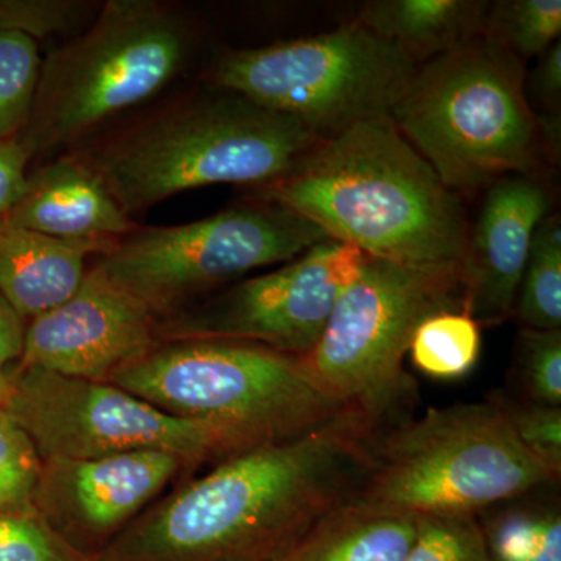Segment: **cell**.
Returning <instances> with one entry per match:
<instances>
[{"mask_svg":"<svg viewBox=\"0 0 561 561\" xmlns=\"http://www.w3.org/2000/svg\"><path fill=\"white\" fill-rule=\"evenodd\" d=\"M10 391V375L9 371H0V409H2L3 401L9 397Z\"/></svg>","mask_w":561,"mask_h":561,"instance_id":"cell-33","label":"cell"},{"mask_svg":"<svg viewBox=\"0 0 561 561\" xmlns=\"http://www.w3.org/2000/svg\"><path fill=\"white\" fill-rule=\"evenodd\" d=\"M556 482L489 398L431 408L381 432L351 500L416 519L479 516Z\"/></svg>","mask_w":561,"mask_h":561,"instance_id":"cell-4","label":"cell"},{"mask_svg":"<svg viewBox=\"0 0 561 561\" xmlns=\"http://www.w3.org/2000/svg\"><path fill=\"white\" fill-rule=\"evenodd\" d=\"M489 5L479 0H373L356 21L424 65L483 35Z\"/></svg>","mask_w":561,"mask_h":561,"instance_id":"cell-18","label":"cell"},{"mask_svg":"<svg viewBox=\"0 0 561 561\" xmlns=\"http://www.w3.org/2000/svg\"><path fill=\"white\" fill-rule=\"evenodd\" d=\"M375 437L345 413L227 457L153 502L90 561H271L356 493Z\"/></svg>","mask_w":561,"mask_h":561,"instance_id":"cell-1","label":"cell"},{"mask_svg":"<svg viewBox=\"0 0 561 561\" xmlns=\"http://www.w3.org/2000/svg\"><path fill=\"white\" fill-rule=\"evenodd\" d=\"M448 309H463L460 265L419 267L365 256L302 364L324 393L379 435L404 421L415 397L404 357L416 328Z\"/></svg>","mask_w":561,"mask_h":561,"instance_id":"cell-7","label":"cell"},{"mask_svg":"<svg viewBox=\"0 0 561 561\" xmlns=\"http://www.w3.org/2000/svg\"><path fill=\"white\" fill-rule=\"evenodd\" d=\"M481 350V324L465 309H448L427 317L416 328L409 354L423 375L456 381L476 367Z\"/></svg>","mask_w":561,"mask_h":561,"instance_id":"cell-21","label":"cell"},{"mask_svg":"<svg viewBox=\"0 0 561 561\" xmlns=\"http://www.w3.org/2000/svg\"><path fill=\"white\" fill-rule=\"evenodd\" d=\"M157 324L146 305L94 265L68 300L31 320L16 367L106 381L157 345Z\"/></svg>","mask_w":561,"mask_h":561,"instance_id":"cell-14","label":"cell"},{"mask_svg":"<svg viewBox=\"0 0 561 561\" xmlns=\"http://www.w3.org/2000/svg\"><path fill=\"white\" fill-rule=\"evenodd\" d=\"M106 381L176 419L217 427L241 451L353 413L317 386L301 357L249 342H160Z\"/></svg>","mask_w":561,"mask_h":561,"instance_id":"cell-5","label":"cell"},{"mask_svg":"<svg viewBox=\"0 0 561 561\" xmlns=\"http://www.w3.org/2000/svg\"><path fill=\"white\" fill-rule=\"evenodd\" d=\"M324 241L327 232L312 221L262 201L192 224L131 231L95 267L160 321L203 291L297 260Z\"/></svg>","mask_w":561,"mask_h":561,"instance_id":"cell-10","label":"cell"},{"mask_svg":"<svg viewBox=\"0 0 561 561\" xmlns=\"http://www.w3.org/2000/svg\"><path fill=\"white\" fill-rule=\"evenodd\" d=\"M561 33L560 0L490 2L483 36L522 61L540 57Z\"/></svg>","mask_w":561,"mask_h":561,"instance_id":"cell-23","label":"cell"},{"mask_svg":"<svg viewBox=\"0 0 561 561\" xmlns=\"http://www.w3.org/2000/svg\"><path fill=\"white\" fill-rule=\"evenodd\" d=\"M390 119L457 195L538 175L548 158L524 61L483 35L419 66Z\"/></svg>","mask_w":561,"mask_h":561,"instance_id":"cell-3","label":"cell"},{"mask_svg":"<svg viewBox=\"0 0 561 561\" xmlns=\"http://www.w3.org/2000/svg\"><path fill=\"white\" fill-rule=\"evenodd\" d=\"M537 491L478 516L491 561H561L559 504Z\"/></svg>","mask_w":561,"mask_h":561,"instance_id":"cell-20","label":"cell"},{"mask_svg":"<svg viewBox=\"0 0 561 561\" xmlns=\"http://www.w3.org/2000/svg\"><path fill=\"white\" fill-rule=\"evenodd\" d=\"M88 254L101 250L0 219V297L22 320L35 319L79 289Z\"/></svg>","mask_w":561,"mask_h":561,"instance_id":"cell-17","label":"cell"},{"mask_svg":"<svg viewBox=\"0 0 561 561\" xmlns=\"http://www.w3.org/2000/svg\"><path fill=\"white\" fill-rule=\"evenodd\" d=\"M84 9L73 0H5L0 2V31L44 39L73 27Z\"/></svg>","mask_w":561,"mask_h":561,"instance_id":"cell-30","label":"cell"},{"mask_svg":"<svg viewBox=\"0 0 561 561\" xmlns=\"http://www.w3.org/2000/svg\"><path fill=\"white\" fill-rule=\"evenodd\" d=\"M404 561H491L478 516L419 518V531Z\"/></svg>","mask_w":561,"mask_h":561,"instance_id":"cell-27","label":"cell"},{"mask_svg":"<svg viewBox=\"0 0 561 561\" xmlns=\"http://www.w3.org/2000/svg\"><path fill=\"white\" fill-rule=\"evenodd\" d=\"M551 206V190L540 173L504 176L486 187L461 262L463 309L479 324L515 317L531 241Z\"/></svg>","mask_w":561,"mask_h":561,"instance_id":"cell-15","label":"cell"},{"mask_svg":"<svg viewBox=\"0 0 561 561\" xmlns=\"http://www.w3.org/2000/svg\"><path fill=\"white\" fill-rule=\"evenodd\" d=\"M41 77L36 41L0 31V142L16 138L31 121Z\"/></svg>","mask_w":561,"mask_h":561,"instance_id":"cell-24","label":"cell"},{"mask_svg":"<svg viewBox=\"0 0 561 561\" xmlns=\"http://www.w3.org/2000/svg\"><path fill=\"white\" fill-rule=\"evenodd\" d=\"M0 219L108 253L133 224L90 162L61 158L27 176L20 202Z\"/></svg>","mask_w":561,"mask_h":561,"instance_id":"cell-16","label":"cell"},{"mask_svg":"<svg viewBox=\"0 0 561 561\" xmlns=\"http://www.w3.org/2000/svg\"><path fill=\"white\" fill-rule=\"evenodd\" d=\"M364 260L348 243L321 242L278 271L164 317L157 324V342L221 339L308 356Z\"/></svg>","mask_w":561,"mask_h":561,"instance_id":"cell-12","label":"cell"},{"mask_svg":"<svg viewBox=\"0 0 561 561\" xmlns=\"http://www.w3.org/2000/svg\"><path fill=\"white\" fill-rule=\"evenodd\" d=\"M416 69L404 51L353 21L309 38L225 51L209 79L330 139L390 117Z\"/></svg>","mask_w":561,"mask_h":561,"instance_id":"cell-9","label":"cell"},{"mask_svg":"<svg viewBox=\"0 0 561 561\" xmlns=\"http://www.w3.org/2000/svg\"><path fill=\"white\" fill-rule=\"evenodd\" d=\"M192 33L151 0H111L90 31L51 55L22 142L32 154L77 139L164 90L190 58Z\"/></svg>","mask_w":561,"mask_h":561,"instance_id":"cell-8","label":"cell"},{"mask_svg":"<svg viewBox=\"0 0 561 561\" xmlns=\"http://www.w3.org/2000/svg\"><path fill=\"white\" fill-rule=\"evenodd\" d=\"M515 375L516 397L561 408V330L523 328L516 339Z\"/></svg>","mask_w":561,"mask_h":561,"instance_id":"cell-25","label":"cell"},{"mask_svg":"<svg viewBox=\"0 0 561 561\" xmlns=\"http://www.w3.org/2000/svg\"><path fill=\"white\" fill-rule=\"evenodd\" d=\"M2 413L31 437L41 459H98L133 451L179 454L192 467L241 448L225 432L161 412L108 381L41 368L9 371Z\"/></svg>","mask_w":561,"mask_h":561,"instance_id":"cell-11","label":"cell"},{"mask_svg":"<svg viewBox=\"0 0 561 561\" xmlns=\"http://www.w3.org/2000/svg\"><path fill=\"white\" fill-rule=\"evenodd\" d=\"M0 415H2V409H0Z\"/></svg>","mask_w":561,"mask_h":561,"instance_id":"cell-34","label":"cell"},{"mask_svg":"<svg viewBox=\"0 0 561 561\" xmlns=\"http://www.w3.org/2000/svg\"><path fill=\"white\" fill-rule=\"evenodd\" d=\"M320 140L300 122L224 91L139 125L90 164L128 214L197 187L265 186Z\"/></svg>","mask_w":561,"mask_h":561,"instance_id":"cell-6","label":"cell"},{"mask_svg":"<svg viewBox=\"0 0 561 561\" xmlns=\"http://www.w3.org/2000/svg\"><path fill=\"white\" fill-rule=\"evenodd\" d=\"M490 398L504 413L519 442L560 479L561 408L523 400L516 394Z\"/></svg>","mask_w":561,"mask_h":561,"instance_id":"cell-29","label":"cell"},{"mask_svg":"<svg viewBox=\"0 0 561 561\" xmlns=\"http://www.w3.org/2000/svg\"><path fill=\"white\" fill-rule=\"evenodd\" d=\"M32 151L22 139L0 142V216L13 208L24 194L27 175L25 168Z\"/></svg>","mask_w":561,"mask_h":561,"instance_id":"cell-31","label":"cell"},{"mask_svg":"<svg viewBox=\"0 0 561 561\" xmlns=\"http://www.w3.org/2000/svg\"><path fill=\"white\" fill-rule=\"evenodd\" d=\"M515 317L523 328L556 331L561 328V225L549 214L538 225L524 267Z\"/></svg>","mask_w":561,"mask_h":561,"instance_id":"cell-22","label":"cell"},{"mask_svg":"<svg viewBox=\"0 0 561 561\" xmlns=\"http://www.w3.org/2000/svg\"><path fill=\"white\" fill-rule=\"evenodd\" d=\"M41 459L27 434L0 415V513H33Z\"/></svg>","mask_w":561,"mask_h":561,"instance_id":"cell-26","label":"cell"},{"mask_svg":"<svg viewBox=\"0 0 561 561\" xmlns=\"http://www.w3.org/2000/svg\"><path fill=\"white\" fill-rule=\"evenodd\" d=\"M419 519L350 500L312 524L271 561H404Z\"/></svg>","mask_w":561,"mask_h":561,"instance_id":"cell-19","label":"cell"},{"mask_svg":"<svg viewBox=\"0 0 561 561\" xmlns=\"http://www.w3.org/2000/svg\"><path fill=\"white\" fill-rule=\"evenodd\" d=\"M260 194L365 256L419 267L463 262L470 224L459 195L390 117L321 139Z\"/></svg>","mask_w":561,"mask_h":561,"instance_id":"cell-2","label":"cell"},{"mask_svg":"<svg viewBox=\"0 0 561 561\" xmlns=\"http://www.w3.org/2000/svg\"><path fill=\"white\" fill-rule=\"evenodd\" d=\"M530 76V91L534 98L545 106V113L560 114L561 105V44L553 43Z\"/></svg>","mask_w":561,"mask_h":561,"instance_id":"cell-32","label":"cell"},{"mask_svg":"<svg viewBox=\"0 0 561 561\" xmlns=\"http://www.w3.org/2000/svg\"><path fill=\"white\" fill-rule=\"evenodd\" d=\"M0 561H90L38 512L0 513Z\"/></svg>","mask_w":561,"mask_h":561,"instance_id":"cell-28","label":"cell"},{"mask_svg":"<svg viewBox=\"0 0 561 561\" xmlns=\"http://www.w3.org/2000/svg\"><path fill=\"white\" fill-rule=\"evenodd\" d=\"M190 467L179 454L153 449L98 459H44L35 508L62 540L92 557Z\"/></svg>","mask_w":561,"mask_h":561,"instance_id":"cell-13","label":"cell"}]
</instances>
